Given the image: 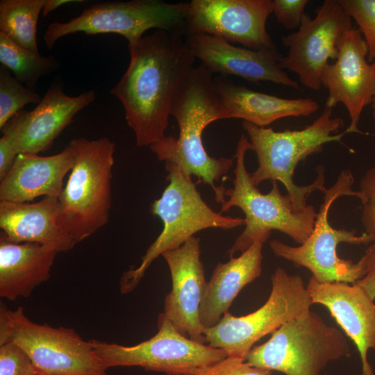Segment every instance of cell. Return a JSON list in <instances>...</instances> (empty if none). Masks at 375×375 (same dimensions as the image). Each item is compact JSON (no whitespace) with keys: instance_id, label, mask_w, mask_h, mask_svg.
<instances>
[{"instance_id":"cell-33","label":"cell","mask_w":375,"mask_h":375,"mask_svg":"<svg viewBox=\"0 0 375 375\" xmlns=\"http://www.w3.org/2000/svg\"><path fill=\"white\" fill-rule=\"evenodd\" d=\"M367 267V272L358 281L357 285L362 288L370 297L375 300V246L372 244L363 255Z\"/></svg>"},{"instance_id":"cell-34","label":"cell","mask_w":375,"mask_h":375,"mask_svg":"<svg viewBox=\"0 0 375 375\" xmlns=\"http://www.w3.org/2000/svg\"><path fill=\"white\" fill-rule=\"evenodd\" d=\"M17 155L8 138L3 135L0 138V181L10 170Z\"/></svg>"},{"instance_id":"cell-19","label":"cell","mask_w":375,"mask_h":375,"mask_svg":"<svg viewBox=\"0 0 375 375\" xmlns=\"http://www.w3.org/2000/svg\"><path fill=\"white\" fill-rule=\"evenodd\" d=\"M312 303L325 306L356 345L362 365L361 375H374L368 362L375 350V303L356 283H319L312 276L306 285Z\"/></svg>"},{"instance_id":"cell-4","label":"cell","mask_w":375,"mask_h":375,"mask_svg":"<svg viewBox=\"0 0 375 375\" xmlns=\"http://www.w3.org/2000/svg\"><path fill=\"white\" fill-rule=\"evenodd\" d=\"M249 149L248 138L242 135L234 156L236 165L233 188L226 190L228 199L222 204L219 212L222 214L236 206L245 215V228L227 251L230 257L244 251L257 240L265 243L274 230L301 244L312 233L317 216L312 205L302 210H297L290 197L281 193L277 181H271L272 189L267 194L262 193L252 182L245 167V154Z\"/></svg>"},{"instance_id":"cell-31","label":"cell","mask_w":375,"mask_h":375,"mask_svg":"<svg viewBox=\"0 0 375 375\" xmlns=\"http://www.w3.org/2000/svg\"><path fill=\"white\" fill-rule=\"evenodd\" d=\"M359 191L362 195L361 222L365 233L374 239L373 244L375 246V164L368 168L361 177Z\"/></svg>"},{"instance_id":"cell-20","label":"cell","mask_w":375,"mask_h":375,"mask_svg":"<svg viewBox=\"0 0 375 375\" xmlns=\"http://www.w3.org/2000/svg\"><path fill=\"white\" fill-rule=\"evenodd\" d=\"M58 197L46 196L28 202L0 201V236L14 243L33 242L58 252L71 250L77 242L59 224Z\"/></svg>"},{"instance_id":"cell-12","label":"cell","mask_w":375,"mask_h":375,"mask_svg":"<svg viewBox=\"0 0 375 375\" xmlns=\"http://www.w3.org/2000/svg\"><path fill=\"white\" fill-rule=\"evenodd\" d=\"M157 325L158 332L154 336L133 346L94 339L89 341L106 369L136 366L167 375H189L228 356L222 349L181 334L162 312L158 316Z\"/></svg>"},{"instance_id":"cell-9","label":"cell","mask_w":375,"mask_h":375,"mask_svg":"<svg viewBox=\"0 0 375 375\" xmlns=\"http://www.w3.org/2000/svg\"><path fill=\"white\" fill-rule=\"evenodd\" d=\"M6 342L20 347L42 375H107L90 341L72 328L34 323L22 307L1 308L0 344Z\"/></svg>"},{"instance_id":"cell-32","label":"cell","mask_w":375,"mask_h":375,"mask_svg":"<svg viewBox=\"0 0 375 375\" xmlns=\"http://www.w3.org/2000/svg\"><path fill=\"white\" fill-rule=\"evenodd\" d=\"M308 2V0H272L273 13L285 28L298 29Z\"/></svg>"},{"instance_id":"cell-3","label":"cell","mask_w":375,"mask_h":375,"mask_svg":"<svg viewBox=\"0 0 375 375\" xmlns=\"http://www.w3.org/2000/svg\"><path fill=\"white\" fill-rule=\"evenodd\" d=\"M333 108L326 107L311 124L300 130L276 131L270 127H260L243 121L242 127L249 138L250 149L257 156L258 167L251 174L253 184L265 181H280L298 210L307 206V199L317 190L322 193L324 186V169L317 167V176L308 185L299 186L294 182V170L299 163L308 156L322 151L324 145L332 142H341L342 133L333 135L343 126L340 117H332Z\"/></svg>"},{"instance_id":"cell-11","label":"cell","mask_w":375,"mask_h":375,"mask_svg":"<svg viewBox=\"0 0 375 375\" xmlns=\"http://www.w3.org/2000/svg\"><path fill=\"white\" fill-rule=\"evenodd\" d=\"M188 3L159 0H132L99 3L85 9L67 22L51 23L44 35L47 47L67 35L117 33L128 44L140 40L149 29L156 28L185 33Z\"/></svg>"},{"instance_id":"cell-23","label":"cell","mask_w":375,"mask_h":375,"mask_svg":"<svg viewBox=\"0 0 375 375\" xmlns=\"http://www.w3.org/2000/svg\"><path fill=\"white\" fill-rule=\"evenodd\" d=\"M263 244L257 240L239 256H231L226 262L216 265L200 307L204 328L215 326L228 312L240 290L261 275Z\"/></svg>"},{"instance_id":"cell-2","label":"cell","mask_w":375,"mask_h":375,"mask_svg":"<svg viewBox=\"0 0 375 375\" xmlns=\"http://www.w3.org/2000/svg\"><path fill=\"white\" fill-rule=\"evenodd\" d=\"M212 74L201 64L188 73L174 97L170 115L179 128L177 138H164L150 146L160 161L177 165L187 176L198 178V183L209 185L218 203L226 201L223 186L215 182L227 174L234 158H214L206 151L202 134L211 122L229 119L227 109L219 98Z\"/></svg>"},{"instance_id":"cell-35","label":"cell","mask_w":375,"mask_h":375,"mask_svg":"<svg viewBox=\"0 0 375 375\" xmlns=\"http://www.w3.org/2000/svg\"><path fill=\"white\" fill-rule=\"evenodd\" d=\"M81 0H46L45 3L42 10V14L44 17L47 16L51 12L55 10L60 6L69 3L76 2H83Z\"/></svg>"},{"instance_id":"cell-22","label":"cell","mask_w":375,"mask_h":375,"mask_svg":"<svg viewBox=\"0 0 375 375\" xmlns=\"http://www.w3.org/2000/svg\"><path fill=\"white\" fill-rule=\"evenodd\" d=\"M213 83L229 119H241L260 127H267L285 117H307L319 108L317 102L312 99L268 94L237 85L223 76L214 77Z\"/></svg>"},{"instance_id":"cell-21","label":"cell","mask_w":375,"mask_h":375,"mask_svg":"<svg viewBox=\"0 0 375 375\" xmlns=\"http://www.w3.org/2000/svg\"><path fill=\"white\" fill-rule=\"evenodd\" d=\"M74 161L75 151L70 144L49 156L19 153L10 170L0 181V200L28 202L40 196L59 197L64 178Z\"/></svg>"},{"instance_id":"cell-25","label":"cell","mask_w":375,"mask_h":375,"mask_svg":"<svg viewBox=\"0 0 375 375\" xmlns=\"http://www.w3.org/2000/svg\"><path fill=\"white\" fill-rule=\"evenodd\" d=\"M46 0H1L0 33L23 48L39 53L36 33Z\"/></svg>"},{"instance_id":"cell-29","label":"cell","mask_w":375,"mask_h":375,"mask_svg":"<svg viewBox=\"0 0 375 375\" xmlns=\"http://www.w3.org/2000/svg\"><path fill=\"white\" fill-rule=\"evenodd\" d=\"M32 361L25 351L13 342L0 344V375H36Z\"/></svg>"},{"instance_id":"cell-24","label":"cell","mask_w":375,"mask_h":375,"mask_svg":"<svg viewBox=\"0 0 375 375\" xmlns=\"http://www.w3.org/2000/svg\"><path fill=\"white\" fill-rule=\"evenodd\" d=\"M58 252L38 243H14L0 236V297H28L47 281Z\"/></svg>"},{"instance_id":"cell-7","label":"cell","mask_w":375,"mask_h":375,"mask_svg":"<svg viewBox=\"0 0 375 375\" xmlns=\"http://www.w3.org/2000/svg\"><path fill=\"white\" fill-rule=\"evenodd\" d=\"M354 178L349 169L342 170L335 183L323 192L324 201L315 219L314 228L301 244L292 247L278 240H272L269 247L278 257L292 262L296 267H303L311 272L319 283L345 282L354 284L365 276L367 267L363 256L356 262L340 258L337 247L341 242L353 245L374 243V239L363 233L333 228L328 221V212L334 201L342 196H353L360 201L362 195L352 189Z\"/></svg>"},{"instance_id":"cell-8","label":"cell","mask_w":375,"mask_h":375,"mask_svg":"<svg viewBox=\"0 0 375 375\" xmlns=\"http://www.w3.org/2000/svg\"><path fill=\"white\" fill-rule=\"evenodd\" d=\"M349 342L338 328L311 310L272 333L253 347L246 361L253 367L285 375H319L327 365L347 356Z\"/></svg>"},{"instance_id":"cell-37","label":"cell","mask_w":375,"mask_h":375,"mask_svg":"<svg viewBox=\"0 0 375 375\" xmlns=\"http://www.w3.org/2000/svg\"><path fill=\"white\" fill-rule=\"evenodd\" d=\"M36 375H42V374H37Z\"/></svg>"},{"instance_id":"cell-30","label":"cell","mask_w":375,"mask_h":375,"mask_svg":"<svg viewBox=\"0 0 375 375\" xmlns=\"http://www.w3.org/2000/svg\"><path fill=\"white\" fill-rule=\"evenodd\" d=\"M189 375H272V371L253 367L239 358L227 356Z\"/></svg>"},{"instance_id":"cell-10","label":"cell","mask_w":375,"mask_h":375,"mask_svg":"<svg viewBox=\"0 0 375 375\" xmlns=\"http://www.w3.org/2000/svg\"><path fill=\"white\" fill-rule=\"evenodd\" d=\"M271 282L269 298L260 308L241 317L227 312L215 326L205 328L206 344L246 360L257 341L310 310L313 303L300 276L278 267Z\"/></svg>"},{"instance_id":"cell-6","label":"cell","mask_w":375,"mask_h":375,"mask_svg":"<svg viewBox=\"0 0 375 375\" xmlns=\"http://www.w3.org/2000/svg\"><path fill=\"white\" fill-rule=\"evenodd\" d=\"M165 168L169 184L151 206V213L161 219L163 228L142 256L140 265L123 274L120 280L122 294L137 287L156 258L167 251L179 248L196 233L210 228L231 229L245 224L243 218L215 212L203 201L191 177L177 165L165 162Z\"/></svg>"},{"instance_id":"cell-27","label":"cell","mask_w":375,"mask_h":375,"mask_svg":"<svg viewBox=\"0 0 375 375\" xmlns=\"http://www.w3.org/2000/svg\"><path fill=\"white\" fill-rule=\"evenodd\" d=\"M10 70L0 66V128L19 110L29 103L38 104L42 97L29 89L10 74Z\"/></svg>"},{"instance_id":"cell-5","label":"cell","mask_w":375,"mask_h":375,"mask_svg":"<svg viewBox=\"0 0 375 375\" xmlns=\"http://www.w3.org/2000/svg\"><path fill=\"white\" fill-rule=\"evenodd\" d=\"M69 144L75 161L58 197V223L78 243L108 222L115 144L107 137Z\"/></svg>"},{"instance_id":"cell-13","label":"cell","mask_w":375,"mask_h":375,"mask_svg":"<svg viewBox=\"0 0 375 375\" xmlns=\"http://www.w3.org/2000/svg\"><path fill=\"white\" fill-rule=\"evenodd\" d=\"M352 28L340 0H325L314 17L305 13L299 28L282 36L288 53L281 57L280 67L294 73L304 87L319 90L325 67L336 60L341 38Z\"/></svg>"},{"instance_id":"cell-16","label":"cell","mask_w":375,"mask_h":375,"mask_svg":"<svg viewBox=\"0 0 375 375\" xmlns=\"http://www.w3.org/2000/svg\"><path fill=\"white\" fill-rule=\"evenodd\" d=\"M96 98L93 90L67 96L60 82L53 83L41 101L31 110L24 108L1 129L19 153H36L50 149L74 117Z\"/></svg>"},{"instance_id":"cell-15","label":"cell","mask_w":375,"mask_h":375,"mask_svg":"<svg viewBox=\"0 0 375 375\" xmlns=\"http://www.w3.org/2000/svg\"><path fill=\"white\" fill-rule=\"evenodd\" d=\"M338 47L336 60L327 65L322 76V85L328 91L325 106L333 109L342 103L350 119L346 134L362 133L358 123L375 94V60L368 62L367 46L358 28L345 32Z\"/></svg>"},{"instance_id":"cell-28","label":"cell","mask_w":375,"mask_h":375,"mask_svg":"<svg viewBox=\"0 0 375 375\" xmlns=\"http://www.w3.org/2000/svg\"><path fill=\"white\" fill-rule=\"evenodd\" d=\"M344 9L356 22L367 46V60H375V0H340Z\"/></svg>"},{"instance_id":"cell-26","label":"cell","mask_w":375,"mask_h":375,"mask_svg":"<svg viewBox=\"0 0 375 375\" xmlns=\"http://www.w3.org/2000/svg\"><path fill=\"white\" fill-rule=\"evenodd\" d=\"M0 62L31 90L35 88L41 76L51 74L59 67L58 61L53 56L33 53L1 33Z\"/></svg>"},{"instance_id":"cell-17","label":"cell","mask_w":375,"mask_h":375,"mask_svg":"<svg viewBox=\"0 0 375 375\" xmlns=\"http://www.w3.org/2000/svg\"><path fill=\"white\" fill-rule=\"evenodd\" d=\"M200 253V238L193 236L179 248L161 255L167 263L172 281L162 313L181 334L206 344L199 312L207 282Z\"/></svg>"},{"instance_id":"cell-1","label":"cell","mask_w":375,"mask_h":375,"mask_svg":"<svg viewBox=\"0 0 375 375\" xmlns=\"http://www.w3.org/2000/svg\"><path fill=\"white\" fill-rule=\"evenodd\" d=\"M182 35L156 29L128 44V67L110 92L121 101L138 147L166 137L174 97L195 59Z\"/></svg>"},{"instance_id":"cell-14","label":"cell","mask_w":375,"mask_h":375,"mask_svg":"<svg viewBox=\"0 0 375 375\" xmlns=\"http://www.w3.org/2000/svg\"><path fill=\"white\" fill-rule=\"evenodd\" d=\"M272 0H192L185 33H205L252 50L277 49L266 28Z\"/></svg>"},{"instance_id":"cell-36","label":"cell","mask_w":375,"mask_h":375,"mask_svg":"<svg viewBox=\"0 0 375 375\" xmlns=\"http://www.w3.org/2000/svg\"><path fill=\"white\" fill-rule=\"evenodd\" d=\"M371 106L372 108V115H373L374 119H375V94L373 97Z\"/></svg>"},{"instance_id":"cell-18","label":"cell","mask_w":375,"mask_h":375,"mask_svg":"<svg viewBox=\"0 0 375 375\" xmlns=\"http://www.w3.org/2000/svg\"><path fill=\"white\" fill-rule=\"evenodd\" d=\"M185 35V42L194 58L212 74L234 75L253 83L269 81L300 89L299 83L280 67L282 56L277 49L252 50L205 33Z\"/></svg>"}]
</instances>
